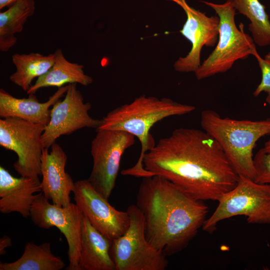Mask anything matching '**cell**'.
Masks as SVG:
<instances>
[{"label": "cell", "instance_id": "6da1fadb", "mask_svg": "<svg viewBox=\"0 0 270 270\" xmlns=\"http://www.w3.org/2000/svg\"><path fill=\"white\" fill-rule=\"evenodd\" d=\"M144 168L192 198L218 201L238 175L218 143L204 130L180 128L160 139L143 158Z\"/></svg>", "mask_w": 270, "mask_h": 270}, {"label": "cell", "instance_id": "7a4b0ae2", "mask_svg": "<svg viewBox=\"0 0 270 270\" xmlns=\"http://www.w3.org/2000/svg\"><path fill=\"white\" fill-rule=\"evenodd\" d=\"M136 205L144 216L147 240L166 256L188 246L202 227L208 212L203 201L158 175L144 178Z\"/></svg>", "mask_w": 270, "mask_h": 270}, {"label": "cell", "instance_id": "3957f363", "mask_svg": "<svg viewBox=\"0 0 270 270\" xmlns=\"http://www.w3.org/2000/svg\"><path fill=\"white\" fill-rule=\"evenodd\" d=\"M194 106L178 102L168 98L142 96L130 104H124L109 112L100 120L98 130H122L138 138L141 144V152L136 164L122 172L123 175L148 177L154 174L146 170L142 160L144 154L155 146L153 136L150 133L157 122L164 118L182 116L192 112Z\"/></svg>", "mask_w": 270, "mask_h": 270}, {"label": "cell", "instance_id": "277c9868", "mask_svg": "<svg viewBox=\"0 0 270 270\" xmlns=\"http://www.w3.org/2000/svg\"><path fill=\"white\" fill-rule=\"evenodd\" d=\"M200 125L220 146L236 174L254 180L253 150L261 138L270 135V118L260 120H236L206 110L200 114Z\"/></svg>", "mask_w": 270, "mask_h": 270}, {"label": "cell", "instance_id": "5b68a950", "mask_svg": "<svg viewBox=\"0 0 270 270\" xmlns=\"http://www.w3.org/2000/svg\"><path fill=\"white\" fill-rule=\"evenodd\" d=\"M202 2L214 10L220 22L218 41L215 48L194 72L198 80L225 72L236 60L258 52L252 38L244 32V25L241 23L240 29L236 26V10L232 0L223 4Z\"/></svg>", "mask_w": 270, "mask_h": 270}, {"label": "cell", "instance_id": "8992f818", "mask_svg": "<svg viewBox=\"0 0 270 270\" xmlns=\"http://www.w3.org/2000/svg\"><path fill=\"white\" fill-rule=\"evenodd\" d=\"M218 202L202 227L207 232H214L220 222L238 216H244L248 224H270V184L240 175L234 188Z\"/></svg>", "mask_w": 270, "mask_h": 270}, {"label": "cell", "instance_id": "52a82bcc", "mask_svg": "<svg viewBox=\"0 0 270 270\" xmlns=\"http://www.w3.org/2000/svg\"><path fill=\"white\" fill-rule=\"evenodd\" d=\"M130 226L121 236L112 241L110 253L116 270H164L166 256L147 240L144 216L136 204L127 208Z\"/></svg>", "mask_w": 270, "mask_h": 270}, {"label": "cell", "instance_id": "ba28073f", "mask_svg": "<svg viewBox=\"0 0 270 270\" xmlns=\"http://www.w3.org/2000/svg\"><path fill=\"white\" fill-rule=\"evenodd\" d=\"M45 126L15 118L0 120V145L16 153L14 169L20 176L39 182Z\"/></svg>", "mask_w": 270, "mask_h": 270}, {"label": "cell", "instance_id": "9c48e42d", "mask_svg": "<svg viewBox=\"0 0 270 270\" xmlns=\"http://www.w3.org/2000/svg\"><path fill=\"white\" fill-rule=\"evenodd\" d=\"M135 142V136L122 130H98L91 144L93 166L88 178L94 188L108 199L114 188L122 157Z\"/></svg>", "mask_w": 270, "mask_h": 270}, {"label": "cell", "instance_id": "30bf717a", "mask_svg": "<svg viewBox=\"0 0 270 270\" xmlns=\"http://www.w3.org/2000/svg\"><path fill=\"white\" fill-rule=\"evenodd\" d=\"M49 201L42 192L38 194L32 204L30 217L40 228L54 226L60 231L68 246L69 264L66 269L80 270L79 258L83 213L76 204L71 202L68 206L62 207Z\"/></svg>", "mask_w": 270, "mask_h": 270}, {"label": "cell", "instance_id": "8fae6325", "mask_svg": "<svg viewBox=\"0 0 270 270\" xmlns=\"http://www.w3.org/2000/svg\"><path fill=\"white\" fill-rule=\"evenodd\" d=\"M91 107L90 102H84L76 84H68L64 98L56 102L50 110V122L41 136L44 148H49L62 136L84 128H97L101 120L89 115Z\"/></svg>", "mask_w": 270, "mask_h": 270}, {"label": "cell", "instance_id": "7c38bea8", "mask_svg": "<svg viewBox=\"0 0 270 270\" xmlns=\"http://www.w3.org/2000/svg\"><path fill=\"white\" fill-rule=\"evenodd\" d=\"M76 204L91 224L110 240L124 234L130 224L127 211L116 210L92 186L88 179L75 182Z\"/></svg>", "mask_w": 270, "mask_h": 270}, {"label": "cell", "instance_id": "4fadbf2b", "mask_svg": "<svg viewBox=\"0 0 270 270\" xmlns=\"http://www.w3.org/2000/svg\"><path fill=\"white\" fill-rule=\"evenodd\" d=\"M180 6L186 20L180 32L192 44V48L184 57L174 63V70L181 72H195L200 65V52L204 46L213 47L218 42L220 20L218 16H207L188 4L186 0H167Z\"/></svg>", "mask_w": 270, "mask_h": 270}, {"label": "cell", "instance_id": "5bb4252c", "mask_svg": "<svg viewBox=\"0 0 270 270\" xmlns=\"http://www.w3.org/2000/svg\"><path fill=\"white\" fill-rule=\"evenodd\" d=\"M67 160L66 153L56 142L51 146L50 152L44 148L41 158L42 192L52 204L62 207L71 204L70 194L75 185L65 170Z\"/></svg>", "mask_w": 270, "mask_h": 270}, {"label": "cell", "instance_id": "9a60e30c", "mask_svg": "<svg viewBox=\"0 0 270 270\" xmlns=\"http://www.w3.org/2000/svg\"><path fill=\"white\" fill-rule=\"evenodd\" d=\"M41 182L32 178L12 176L8 170L0 166V212L2 214L20 213L28 218L36 192H42Z\"/></svg>", "mask_w": 270, "mask_h": 270}, {"label": "cell", "instance_id": "2e32d148", "mask_svg": "<svg viewBox=\"0 0 270 270\" xmlns=\"http://www.w3.org/2000/svg\"><path fill=\"white\" fill-rule=\"evenodd\" d=\"M68 88V84L58 88L44 102H40L35 94H28V98H18L0 88V116L18 118L46 126L50 120V107L64 96Z\"/></svg>", "mask_w": 270, "mask_h": 270}, {"label": "cell", "instance_id": "e0dca14e", "mask_svg": "<svg viewBox=\"0 0 270 270\" xmlns=\"http://www.w3.org/2000/svg\"><path fill=\"white\" fill-rule=\"evenodd\" d=\"M111 244L112 240L95 228L84 215L81 227L80 270H116L110 253Z\"/></svg>", "mask_w": 270, "mask_h": 270}, {"label": "cell", "instance_id": "ac0fdd59", "mask_svg": "<svg viewBox=\"0 0 270 270\" xmlns=\"http://www.w3.org/2000/svg\"><path fill=\"white\" fill-rule=\"evenodd\" d=\"M54 53L53 65L46 74L38 78L27 94H35L38 90L43 88H60L66 84L74 83L86 86L92 82V78L84 73L83 65L68 60L60 48Z\"/></svg>", "mask_w": 270, "mask_h": 270}, {"label": "cell", "instance_id": "d6986e66", "mask_svg": "<svg viewBox=\"0 0 270 270\" xmlns=\"http://www.w3.org/2000/svg\"><path fill=\"white\" fill-rule=\"evenodd\" d=\"M36 10L34 0H19L0 12V50L8 52L17 42L15 34L21 32L28 19Z\"/></svg>", "mask_w": 270, "mask_h": 270}, {"label": "cell", "instance_id": "ffe728a7", "mask_svg": "<svg viewBox=\"0 0 270 270\" xmlns=\"http://www.w3.org/2000/svg\"><path fill=\"white\" fill-rule=\"evenodd\" d=\"M65 266L60 258L52 253L50 242L37 245L29 242L20 258L10 263L0 262V270H60Z\"/></svg>", "mask_w": 270, "mask_h": 270}, {"label": "cell", "instance_id": "44dd1931", "mask_svg": "<svg viewBox=\"0 0 270 270\" xmlns=\"http://www.w3.org/2000/svg\"><path fill=\"white\" fill-rule=\"evenodd\" d=\"M54 59V53L47 56L35 52L15 54L12 56V62L16 71L10 76V80L26 92L33 80L46 74L53 65Z\"/></svg>", "mask_w": 270, "mask_h": 270}, {"label": "cell", "instance_id": "7402d4cb", "mask_svg": "<svg viewBox=\"0 0 270 270\" xmlns=\"http://www.w3.org/2000/svg\"><path fill=\"white\" fill-rule=\"evenodd\" d=\"M236 10L250 20L248 30L255 44L270 45V21L266 7L259 0H232Z\"/></svg>", "mask_w": 270, "mask_h": 270}, {"label": "cell", "instance_id": "603a6c76", "mask_svg": "<svg viewBox=\"0 0 270 270\" xmlns=\"http://www.w3.org/2000/svg\"><path fill=\"white\" fill-rule=\"evenodd\" d=\"M256 176L254 180L258 183L270 184V152L262 148L254 157Z\"/></svg>", "mask_w": 270, "mask_h": 270}, {"label": "cell", "instance_id": "cb8c5ba5", "mask_svg": "<svg viewBox=\"0 0 270 270\" xmlns=\"http://www.w3.org/2000/svg\"><path fill=\"white\" fill-rule=\"evenodd\" d=\"M254 56L257 60L262 72V80L254 92L253 95L256 97L262 92L270 93V52L262 58L258 52Z\"/></svg>", "mask_w": 270, "mask_h": 270}, {"label": "cell", "instance_id": "d4e9b609", "mask_svg": "<svg viewBox=\"0 0 270 270\" xmlns=\"http://www.w3.org/2000/svg\"><path fill=\"white\" fill-rule=\"evenodd\" d=\"M12 240L10 237L4 236L0 240V254L4 255L6 253V248L12 246Z\"/></svg>", "mask_w": 270, "mask_h": 270}, {"label": "cell", "instance_id": "484cf974", "mask_svg": "<svg viewBox=\"0 0 270 270\" xmlns=\"http://www.w3.org/2000/svg\"><path fill=\"white\" fill-rule=\"evenodd\" d=\"M18 0H0V10L10 7Z\"/></svg>", "mask_w": 270, "mask_h": 270}, {"label": "cell", "instance_id": "4316f807", "mask_svg": "<svg viewBox=\"0 0 270 270\" xmlns=\"http://www.w3.org/2000/svg\"><path fill=\"white\" fill-rule=\"evenodd\" d=\"M263 148L265 151L270 152V139L265 142Z\"/></svg>", "mask_w": 270, "mask_h": 270}, {"label": "cell", "instance_id": "83f0119b", "mask_svg": "<svg viewBox=\"0 0 270 270\" xmlns=\"http://www.w3.org/2000/svg\"><path fill=\"white\" fill-rule=\"evenodd\" d=\"M266 103L270 106V93L268 94V96L266 98Z\"/></svg>", "mask_w": 270, "mask_h": 270}]
</instances>
